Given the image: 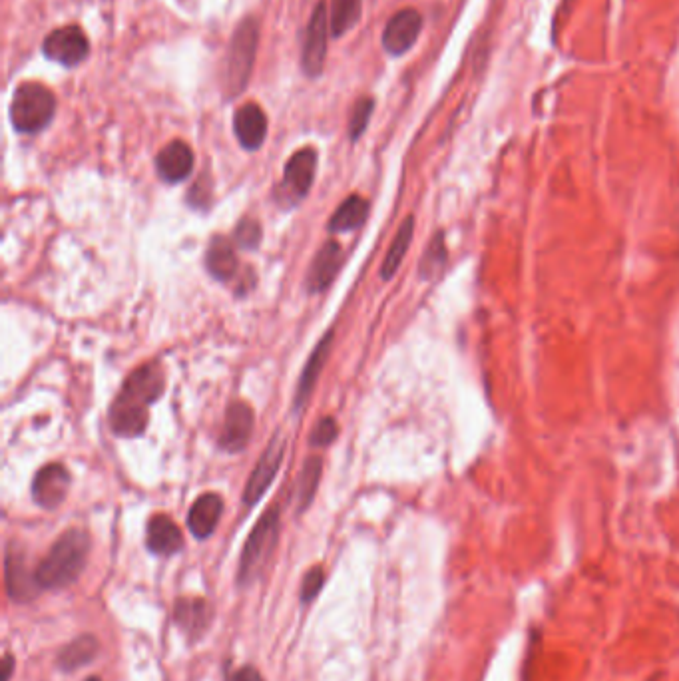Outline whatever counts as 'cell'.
<instances>
[{"label":"cell","mask_w":679,"mask_h":681,"mask_svg":"<svg viewBox=\"0 0 679 681\" xmlns=\"http://www.w3.org/2000/svg\"><path fill=\"white\" fill-rule=\"evenodd\" d=\"M214 618V610L210 602L200 598H180L174 608L176 626L190 638L198 640L210 628Z\"/></svg>","instance_id":"obj_15"},{"label":"cell","mask_w":679,"mask_h":681,"mask_svg":"<svg viewBox=\"0 0 679 681\" xmlns=\"http://www.w3.org/2000/svg\"><path fill=\"white\" fill-rule=\"evenodd\" d=\"M253 433V413L245 403H233L226 413L220 447L227 453H239L247 447Z\"/></svg>","instance_id":"obj_16"},{"label":"cell","mask_w":679,"mask_h":681,"mask_svg":"<svg viewBox=\"0 0 679 681\" xmlns=\"http://www.w3.org/2000/svg\"><path fill=\"white\" fill-rule=\"evenodd\" d=\"M413 231H415V220L413 218H407L403 222V226L399 227L389 251H387V257L383 261V267H381V277L385 281L393 279V275L397 273V269L401 267L407 251H409V245H411V239H413Z\"/></svg>","instance_id":"obj_24"},{"label":"cell","mask_w":679,"mask_h":681,"mask_svg":"<svg viewBox=\"0 0 679 681\" xmlns=\"http://www.w3.org/2000/svg\"><path fill=\"white\" fill-rule=\"evenodd\" d=\"M56 112L54 94L36 82L20 84L14 90L10 104V120L16 132L36 134L44 130Z\"/></svg>","instance_id":"obj_3"},{"label":"cell","mask_w":679,"mask_h":681,"mask_svg":"<svg viewBox=\"0 0 679 681\" xmlns=\"http://www.w3.org/2000/svg\"><path fill=\"white\" fill-rule=\"evenodd\" d=\"M98 654V640L90 634L76 638L58 654V668L62 672H74L86 664H90Z\"/></svg>","instance_id":"obj_21"},{"label":"cell","mask_w":679,"mask_h":681,"mask_svg":"<svg viewBox=\"0 0 679 681\" xmlns=\"http://www.w3.org/2000/svg\"><path fill=\"white\" fill-rule=\"evenodd\" d=\"M233 130L245 150H259L267 136V118L257 104H245L235 112Z\"/></svg>","instance_id":"obj_17"},{"label":"cell","mask_w":679,"mask_h":681,"mask_svg":"<svg viewBox=\"0 0 679 681\" xmlns=\"http://www.w3.org/2000/svg\"><path fill=\"white\" fill-rule=\"evenodd\" d=\"M194 168V152L192 148L182 142H170L156 158V170L160 178L168 184H178L184 182Z\"/></svg>","instance_id":"obj_14"},{"label":"cell","mask_w":679,"mask_h":681,"mask_svg":"<svg viewBox=\"0 0 679 681\" xmlns=\"http://www.w3.org/2000/svg\"><path fill=\"white\" fill-rule=\"evenodd\" d=\"M70 488V474L62 464H46L32 480V498L46 510L58 508Z\"/></svg>","instance_id":"obj_11"},{"label":"cell","mask_w":679,"mask_h":681,"mask_svg":"<svg viewBox=\"0 0 679 681\" xmlns=\"http://www.w3.org/2000/svg\"><path fill=\"white\" fill-rule=\"evenodd\" d=\"M42 50L48 60L72 68L88 58L90 42L78 26H64L46 36Z\"/></svg>","instance_id":"obj_7"},{"label":"cell","mask_w":679,"mask_h":681,"mask_svg":"<svg viewBox=\"0 0 679 681\" xmlns=\"http://www.w3.org/2000/svg\"><path fill=\"white\" fill-rule=\"evenodd\" d=\"M447 255H445V245H443V235H437L435 241L431 243V247L427 249V255L423 259L421 271L425 277H431L443 263H445Z\"/></svg>","instance_id":"obj_29"},{"label":"cell","mask_w":679,"mask_h":681,"mask_svg":"<svg viewBox=\"0 0 679 681\" xmlns=\"http://www.w3.org/2000/svg\"><path fill=\"white\" fill-rule=\"evenodd\" d=\"M206 267L220 281H227L235 275L237 257H235V251H233V247L229 245L227 239H224V237L212 239L208 253H206Z\"/></svg>","instance_id":"obj_22"},{"label":"cell","mask_w":679,"mask_h":681,"mask_svg":"<svg viewBox=\"0 0 679 681\" xmlns=\"http://www.w3.org/2000/svg\"><path fill=\"white\" fill-rule=\"evenodd\" d=\"M224 512V502L218 494H204L200 496L190 514H188V528L198 540H206L214 534L220 516Z\"/></svg>","instance_id":"obj_19"},{"label":"cell","mask_w":679,"mask_h":681,"mask_svg":"<svg viewBox=\"0 0 679 681\" xmlns=\"http://www.w3.org/2000/svg\"><path fill=\"white\" fill-rule=\"evenodd\" d=\"M4 570H6V590H8V596H10L12 602L26 604V602L34 600L38 596V592L42 590L36 582V574H32L26 568L22 554L8 550Z\"/></svg>","instance_id":"obj_12"},{"label":"cell","mask_w":679,"mask_h":681,"mask_svg":"<svg viewBox=\"0 0 679 681\" xmlns=\"http://www.w3.org/2000/svg\"><path fill=\"white\" fill-rule=\"evenodd\" d=\"M367 214H369V204L361 196H351L333 214V218L329 220V229L337 233L359 229L365 224Z\"/></svg>","instance_id":"obj_23"},{"label":"cell","mask_w":679,"mask_h":681,"mask_svg":"<svg viewBox=\"0 0 679 681\" xmlns=\"http://www.w3.org/2000/svg\"><path fill=\"white\" fill-rule=\"evenodd\" d=\"M257 34V22L253 18L243 20L233 34L227 54V86L231 96L243 90L249 80L257 50Z\"/></svg>","instance_id":"obj_5"},{"label":"cell","mask_w":679,"mask_h":681,"mask_svg":"<svg viewBox=\"0 0 679 681\" xmlns=\"http://www.w3.org/2000/svg\"><path fill=\"white\" fill-rule=\"evenodd\" d=\"M229 681H263V678L259 676V672H257L255 668L245 666V668L237 670V672L229 678Z\"/></svg>","instance_id":"obj_32"},{"label":"cell","mask_w":679,"mask_h":681,"mask_svg":"<svg viewBox=\"0 0 679 681\" xmlns=\"http://www.w3.org/2000/svg\"><path fill=\"white\" fill-rule=\"evenodd\" d=\"M361 18V0H331L329 12V28L333 38H341Z\"/></svg>","instance_id":"obj_26"},{"label":"cell","mask_w":679,"mask_h":681,"mask_svg":"<svg viewBox=\"0 0 679 681\" xmlns=\"http://www.w3.org/2000/svg\"><path fill=\"white\" fill-rule=\"evenodd\" d=\"M283 451H285V439L281 435H277L269 447L265 449L263 456L259 458L255 470L251 472L247 486H245V494L243 500L247 506H253L261 500V496L267 492L269 484L273 482V478L279 472L281 460H283Z\"/></svg>","instance_id":"obj_9"},{"label":"cell","mask_w":679,"mask_h":681,"mask_svg":"<svg viewBox=\"0 0 679 681\" xmlns=\"http://www.w3.org/2000/svg\"><path fill=\"white\" fill-rule=\"evenodd\" d=\"M323 580L325 578H323L321 568H311L307 572V576L303 578V584H301V602L303 604H309L319 596V592L323 588Z\"/></svg>","instance_id":"obj_31"},{"label":"cell","mask_w":679,"mask_h":681,"mask_svg":"<svg viewBox=\"0 0 679 681\" xmlns=\"http://www.w3.org/2000/svg\"><path fill=\"white\" fill-rule=\"evenodd\" d=\"M12 670H14V658H12L10 654H6L4 660H2V672H4V674H2V681L10 680Z\"/></svg>","instance_id":"obj_33"},{"label":"cell","mask_w":679,"mask_h":681,"mask_svg":"<svg viewBox=\"0 0 679 681\" xmlns=\"http://www.w3.org/2000/svg\"><path fill=\"white\" fill-rule=\"evenodd\" d=\"M261 241V226L251 220V218H245L241 220L237 227H235V243L241 247V249H255Z\"/></svg>","instance_id":"obj_28"},{"label":"cell","mask_w":679,"mask_h":681,"mask_svg":"<svg viewBox=\"0 0 679 681\" xmlns=\"http://www.w3.org/2000/svg\"><path fill=\"white\" fill-rule=\"evenodd\" d=\"M315 168H317L315 150L305 148L291 156V160L285 164L283 182L277 188V200L283 204V208H291L307 196V192L313 186Z\"/></svg>","instance_id":"obj_6"},{"label":"cell","mask_w":679,"mask_h":681,"mask_svg":"<svg viewBox=\"0 0 679 681\" xmlns=\"http://www.w3.org/2000/svg\"><path fill=\"white\" fill-rule=\"evenodd\" d=\"M329 34H331V28H329L327 4L319 2L313 10L311 20H309L307 34H305V46H303V54H301L303 68L309 76H319L321 70H323Z\"/></svg>","instance_id":"obj_8"},{"label":"cell","mask_w":679,"mask_h":681,"mask_svg":"<svg viewBox=\"0 0 679 681\" xmlns=\"http://www.w3.org/2000/svg\"><path fill=\"white\" fill-rule=\"evenodd\" d=\"M277 536H279V508L273 506L259 518V522L255 524V528L251 530L243 546L239 570H237V582L241 586H249L257 578V574L263 570V566L267 564L277 544Z\"/></svg>","instance_id":"obj_4"},{"label":"cell","mask_w":679,"mask_h":681,"mask_svg":"<svg viewBox=\"0 0 679 681\" xmlns=\"http://www.w3.org/2000/svg\"><path fill=\"white\" fill-rule=\"evenodd\" d=\"M331 337H333V335L327 333V335L319 341L317 349L313 351V355L309 357V361H307V365H305V369H303L301 381H299V385H297V395H295V409H297V411L305 405V401L309 399V395H311V391H313V387H315V383H317V377L321 375V369H323V365H325V361H327V355H329V349H331Z\"/></svg>","instance_id":"obj_20"},{"label":"cell","mask_w":679,"mask_h":681,"mask_svg":"<svg viewBox=\"0 0 679 681\" xmlns=\"http://www.w3.org/2000/svg\"><path fill=\"white\" fill-rule=\"evenodd\" d=\"M164 373L156 363L136 369L110 409V425L120 437H140L148 427V407L162 395Z\"/></svg>","instance_id":"obj_1"},{"label":"cell","mask_w":679,"mask_h":681,"mask_svg":"<svg viewBox=\"0 0 679 681\" xmlns=\"http://www.w3.org/2000/svg\"><path fill=\"white\" fill-rule=\"evenodd\" d=\"M90 552V538L82 530H68L62 534L46 558L36 568V582L42 590L68 588L82 574Z\"/></svg>","instance_id":"obj_2"},{"label":"cell","mask_w":679,"mask_h":681,"mask_svg":"<svg viewBox=\"0 0 679 681\" xmlns=\"http://www.w3.org/2000/svg\"><path fill=\"white\" fill-rule=\"evenodd\" d=\"M323 462L319 456H311L305 460L303 464V470L299 472V478H297V484H295V500H297V510H305L315 492H317V486H319V480H321V468Z\"/></svg>","instance_id":"obj_25"},{"label":"cell","mask_w":679,"mask_h":681,"mask_svg":"<svg viewBox=\"0 0 679 681\" xmlns=\"http://www.w3.org/2000/svg\"><path fill=\"white\" fill-rule=\"evenodd\" d=\"M373 108H375V102L371 98H361L355 104L351 120H349V136H351V140H359L361 134L367 130L371 114H373Z\"/></svg>","instance_id":"obj_27"},{"label":"cell","mask_w":679,"mask_h":681,"mask_svg":"<svg viewBox=\"0 0 679 681\" xmlns=\"http://www.w3.org/2000/svg\"><path fill=\"white\" fill-rule=\"evenodd\" d=\"M337 433H339L337 421L331 419V417H325L311 431V445L313 447H327V445H331L337 439Z\"/></svg>","instance_id":"obj_30"},{"label":"cell","mask_w":679,"mask_h":681,"mask_svg":"<svg viewBox=\"0 0 679 681\" xmlns=\"http://www.w3.org/2000/svg\"><path fill=\"white\" fill-rule=\"evenodd\" d=\"M343 257V249L337 241H327L317 251L307 273V287L311 293H319L333 283L343 265Z\"/></svg>","instance_id":"obj_13"},{"label":"cell","mask_w":679,"mask_h":681,"mask_svg":"<svg viewBox=\"0 0 679 681\" xmlns=\"http://www.w3.org/2000/svg\"><path fill=\"white\" fill-rule=\"evenodd\" d=\"M146 544L152 554L174 556L184 548V536L168 516L158 514L148 522Z\"/></svg>","instance_id":"obj_18"},{"label":"cell","mask_w":679,"mask_h":681,"mask_svg":"<svg viewBox=\"0 0 679 681\" xmlns=\"http://www.w3.org/2000/svg\"><path fill=\"white\" fill-rule=\"evenodd\" d=\"M86 681H100V680H98V678H88V680H86Z\"/></svg>","instance_id":"obj_34"},{"label":"cell","mask_w":679,"mask_h":681,"mask_svg":"<svg viewBox=\"0 0 679 681\" xmlns=\"http://www.w3.org/2000/svg\"><path fill=\"white\" fill-rule=\"evenodd\" d=\"M423 28V16L415 8L399 10L387 24L383 32V46L389 54L401 56L409 52L419 40Z\"/></svg>","instance_id":"obj_10"}]
</instances>
